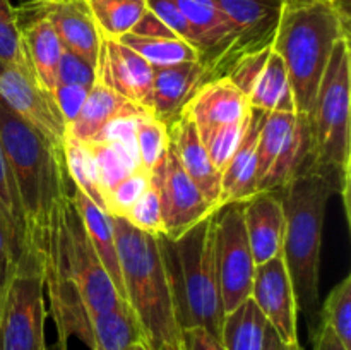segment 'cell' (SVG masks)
Listing matches in <instances>:
<instances>
[{"instance_id":"obj_1","label":"cell","mask_w":351,"mask_h":350,"mask_svg":"<svg viewBox=\"0 0 351 350\" xmlns=\"http://www.w3.org/2000/svg\"><path fill=\"white\" fill-rule=\"evenodd\" d=\"M215 215L177 239L161 233L156 240L180 331L204 328L221 340L226 314L216 266Z\"/></svg>"},{"instance_id":"obj_2","label":"cell","mask_w":351,"mask_h":350,"mask_svg":"<svg viewBox=\"0 0 351 350\" xmlns=\"http://www.w3.org/2000/svg\"><path fill=\"white\" fill-rule=\"evenodd\" d=\"M0 144L16 182L26 222L27 249L38 247L55 206L71 196L64 150L48 143L34 127L0 100Z\"/></svg>"},{"instance_id":"obj_3","label":"cell","mask_w":351,"mask_h":350,"mask_svg":"<svg viewBox=\"0 0 351 350\" xmlns=\"http://www.w3.org/2000/svg\"><path fill=\"white\" fill-rule=\"evenodd\" d=\"M350 36V16L328 0H283L273 50L287 65L297 113L308 117L332 47Z\"/></svg>"},{"instance_id":"obj_4","label":"cell","mask_w":351,"mask_h":350,"mask_svg":"<svg viewBox=\"0 0 351 350\" xmlns=\"http://www.w3.org/2000/svg\"><path fill=\"white\" fill-rule=\"evenodd\" d=\"M285 211L283 261L290 275L298 312L308 325H319V266H321L322 229L329 198L335 196L324 177L304 172L276 191Z\"/></svg>"},{"instance_id":"obj_5","label":"cell","mask_w":351,"mask_h":350,"mask_svg":"<svg viewBox=\"0 0 351 350\" xmlns=\"http://www.w3.org/2000/svg\"><path fill=\"white\" fill-rule=\"evenodd\" d=\"M117 253L122 271L125 301L151 350L180 345L182 331L177 325L163 259L154 235L130 225L122 216H112Z\"/></svg>"},{"instance_id":"obj_6","label":"cell","mask_w":351,"mask_h":350,"mask_svg":"<svg viewBox=\"0 0 351 350\" xmlns=\"http://www.w3.org/2000/svg\"><path fill=\"white\" fill-rule=\"evenodd\" d=\"M350 110L351 51L350 36L332 47L308 119L311 165L308 172L324 177L339 196L350 222Z\"/></svg>"},{"instance_id":"obj_7","label":"cell","mask_w":351,"mask_h":350,"mask_svg":"<svg viewBox=\"0 0 351 350\" xmlns=\"http://www.w3.org/2000/svg\"><path fill=\"white\" fill-rule=\"evenodd\" d=\"M43 273L40 253L29 247L9 275L0 321V350H47Z\"/></svg>"},{"instance_id":"obj_8","label":"cell","mask_w":351,"mask_h":350,"mask_svg":"<svg viewBox=\"0 0 351 350\" xmlns=\"http://www.w3.org/2000/svg\"><path fill=\"white\" fill-rule=\"evenodd\" d=\"M60 233L69 271L81 295L89 321L93 316L127 305L99 261L71 196L60 205Z\"/></svg>"},{"instance_id":"obj_9","label":"cell","mask_w":351,"mask_h":350,"mask_svg":"<svg viewBox=\"0 0 351 350\" xmlns=\"http://www.w3.org/2000/svg\"><path fill=\"white\" fill-rule=\"evenodd\" d=\"M215 254L225 314L235 311L252 295L254 263L247 239L242 202H230L215 215Z\"/></svg>"},{"instance_id":"obj_10","label":"cell","mask_w":351,"mask_h":350,"mask_svg":"<svg viewBox=\"0 0 351 350\" xmlns=\"http://www.w3.org/2000/svg\"><path fill=\"white\" fill-rule=\"evenodd\" d=\"M0 100L48 143L64 150L67 126L58 112L53 95L41 86L31 65L0 60Z\"/></svg>"},{"instance_id":"obj_11","label":"cell","mask_w":351,"mask_h":350,"mask_svg":"<svg viewBox=\"0 0 351 350\" xmlns=\"http://www.w3.org/2000/svg\"><path fill=\"white\" fill-rule=\"evenodd\" d=\"M228 19L233 30V43L218 71V79L245 55L273 47L280 23L283 0H213Z\"/></svg>"},{"instance_id":"obj_12","label":"cell","mask_w":351,"mask_h":350,"mask_svg":"<svg viewBox=\"0 0 351 350\" xmlns=\"http://www.w3.org/2000/svg\"><path fill=\"white\" fill-rule=\"evenodd\" d=\"M151 175L160 191L163 235L177 239L218 209L185 174L170 146L165 160Z\"/></svg>"},{"instance_id":"obj_13","label":"cell","mask_w":351,"mask_h":350,"mask_svg":"<svg viewBox=\"0 0 351 350\" xmlns=\"http://www.w3.org/2000/svg\"><path fill=\"white\" fill-rule=\"evenodd\" d=\"M95 71L96 82L153 115V67L141 55L119 40L101 34Z\"/></svg>"},{"instance_id":"obj_14","label":"cell","mask_w":351,"mask_h":350,"mask_svg":"<svg viewBox=\"0 0 351 350\" xmlns=\"http://www.w3.org/2000/svg\"><path fill=\"white\" fill-rule=\"evenodd\" d=\"M250 297L287 345L298 343V307L283 254L257 264Z\"/></svg>"},{"instance_id":"obj_15","label":"cell","mask_w":351,"mask_h":350,"mask_svg":"<svg viewBox=\"0 0 351 350\" xmlns=\"http://www.w3.org/2000/svg\"><path fill=\"white\" fill-rule=\"evenodd\" d=\"M21 5L29 7L31 10L47 17L62 47L96 67L101 33L96 26L88 0H43Z\"/></svg>"},{"instance_id":"obj_16","label":"cell","mask_w":351,"mask_h":350,"mask_svg":"<svg viewBox=\"0 0 351 350\" xmlns=\"http://www.w3.org/2000/svg\"><path fill=\"white\" fill-rule=\"evenodd\" d=\"M250 110L249 98L230 79L219 78L204 82L180 112L194 122L199 136L204 137L216 127L247 119Z\"/></svg>"},{"instance_id":"obj_17","label":"cell","mask_w":351,"mask_h":350,"mask_svg":"<svg viewBox=\"0 0 351 350\" xmlns=\"http://www.w3.org/2000/svg\"><path fill=\"white\" fill-rule=\"evenodd\" d=\"M168 129V146L177 156L185 174L192 178L199 191L213 206L219 208L221 194V172L211 163L208 150L195 129L194 122L185 113H178Z\"/></svg>"},{"instance_id":"obj_18","label":"cell","mask_w":351,"mask_h":350,"mask_svg":"<svg viewBox=\"0 0 351 350\" xmlns=\"http://www.w3.org/2000/svg\"><path fill=\"white\" fill-rule=\"evenodd\" d=\"M242 205L247 239L257 266L276 257L283 250V205L278 192H256Z\"/></svg>"},{"instance_id":"obj_19","label":"cell","mask_w":351,"mask_h":350,"mask_svg":"<svg viewBox=\"0 0 351 350\" xmlns=\"http://www.w3.org/2000/svg\"><path fill=\"white\" fill-rule=\"evenodd\" d=\"M16 12L27 62L33 67L41 86L47 91L53 93L64 47L47 17L26 5L16 7Z\"/></svg>"},{"instance_id":"obj_20","label":"cell","mask_w":351,"mask_h":350,"mask_svg":"<svg viewBox=\"0 0 351 350\" xmlns=\"http://www.w3.org/2000/svg\"><path fill=\"white\" fill-rule=\"evenodd\" d=\"M151 115L146 110L129 102L123 96L117 95L110 88L96 82L88 93L84 106L79 112L77 119L67 127V136L82 143L95 141L110 124L122 119H134V117Z\"/></svg>"},{"instance_id":"obj_21","label":"cell","mask_w":351,"mask_h":350,"mask_svg":"<svg viewBox=\"0 0 351 350\" xmlns=\"http://www.w3.org/2000/svg\"><path fill=\"white\" fill-rule=\"evenodd\" d=\"M266 112L252 108L242 143L221 172L219 208L230 202H243L257 192V139Z\"/></svg>"},{"instance_id":"obj_22","label":"cell","mask_w":351,"mask_h":350,"mask_svg":"<svg viewBox=\"0 0 351 350\" xmlns=\"http://www.w3.org/2000/svg\"><path fill=\"white\" fill-rule=\"evenodd\" d=\"M202 79L204 67L201 60L153 69V115L165 126L170 124L201 88Z\"/></svg>"},{"instance_id":"obj_23","label":"cell","mask_w":351,"mask_h":350,"mask_svg":"<svg viewBox=\"0 0 351 350\" xmlns=\"http://www.w3.org/2000/svg\"><path fill=\"white\" fill-rule=\"evenodd\" d=\"M71 198L75 209H77L79 215H81L86 232H88L89 239H91V244L93 247H95L96 254H98L99 261H101L103 266H105L110 280L113 281V287L117 288L120 297L125 301V292H123L122 271H120V261L119 253H117L112 218H110V215L105 209H101L98 205H95L81 189L74 187V191L71 192Z\"/></svg>"},{"instance_id":"obj_24","label":"cell","mask_w":351,"mask_h":350,"mask_svg":"<svg viewBox=\"0 0 351 350\" xmlns=\"http://www.w3.org/2000/svg\"><path fill=\"white\" fill-rule=\"evenodd\" d=\"M311 165V134L308 119L298 113L295 127L291 129L287 143L283 144L267 174L261 178L257 192H276L283 189L297 175L308 172Z\"/></svg>"},{"instance_id":"obj_25","label":"cell","mask_w":351,"mask_h":350,"mask_svg":"<svg viewBox=\"0 0 351 350\" xmlns=\"http://www.w3.org/2000/svg\"><path fill=\"white\" fill-rule=\"evenodd\" d=\"M249 103L252 108L263 110L266 113H297V105H295L287 65H285L280 54H276L273 48H271L269 57L264 64L263 72L259 74L252 91H250Z\"/></svg>"},{"instance_id":"obj_26","label":"cell","mask_w":351,"mask_h":350,"mask_svg":"<svg viewBox=\"0 0 351 350\" xmlns=\"http://www.w3.org/2000/svg\"><path fill=\"white\" fill-rule=\"evenodd\" d=\"M91 329V350H127L132 343L144 342L141 326L129 304L93 316Z\"/></svg>"},{"instance_id":"obj_27","label":"cell","mask_w":351,"mask_h":350,"mask_svg":"<svg viewBox=\"0 0 351 350\" xmlns=\"http://www.w3.org/2000/svg\"><path fill=\"white\" fill-rule=\"evenodd\" d=\"M266 326V318L254 299H247L235 311L225 316L221 331L223 347L225 350H263Z\"/></svg>"},{"instance_id":"obj_28","label":"cell","mask_w":351,"mask_h":350,"mask_svg":"<svg viewBox=\"0 0 351 350\" xmlns=\"http://www.w3.org/2000/svg\"><path fill=\"white\" fill-rule=\"evenodd\" d=\"M95 158L101 194L105 196L115 184L125 178L136 167H139L136 146L122 141H91L88 143ZM105 201V199H103Z\"/></svg>"},{"instance_id":"obj_29","label":"cell","mask_w":351,"mask_h":350,"mask_svg":"<svg viewBox=\"0 0 351 350\" xmlns=\"http://www.w3.org/2000/svg\"><path fill=\"white\" fill-rule=\"evenodd\" d=\"M119 41L141 55L153 69L199 60L197 50L180 38H144L125 33Z\"/></svg>"},{"instance_id":"obj_30","label":"cell","mask_w":351,"mask_h":350,"mask_svg":"<svg viewBox=\"0 0 351 350\" xmlns=\"http://www.w3.org/2000/svg\"><path fill=\"white\" fill-rule=\"evenodd\" d=\"M103 36L119 40L129 33L147 10L146 0H88Z\"/></svg>"},{"instance_id":"obj_31","label":"cell","mask_w":351,"mask_h":350,"mask_svg":"<svg viewBox=\"0 0 351 350\" xmlns=\"http://www.w3.org/2000/svg\"><path fill=\"white\" fill-rule=\"evenodd\" d=\"M64 158L67 174L71 180L74 182V187L81 189L95 205L105 209V201H103L101 189H99L98 170H96L95 158H93L88 143H82V141H77L65 134Z\"/></svg>"},{"instance_id":"obj_32","label":"cell","mask_w":351,"mask_h":350,"mask_svg":"<svg viewBox=\"0 0 351 350\" xmlns=\"http://www.w3.org/2000/svg\"><path fill=\"white\" fill-rule=\"evenodd\" d=\"M298 113L271 112L264 115L257 139V185L267 174L295 127Z\"/></svg>"},{"instance_id":"obj_33","label":"cell","mask_w":351,"mask_h":350,"mask_svg":"<svg viewBox=\"0 0 351 350\" xmlns=\"http://www.w3.org/2000/svg\"><path fill=\"white\" fill-rule=\"evenodd\" d=\"M0 216H2L7 229H9L14 249H16V257L19 259L21 254L27 250L26 222H24L16 182H14L12 172H10L9 163H7L2 144H0Z\"/></svg>"},{"instance_id":"obj_34","label":"cell","mask_w":351,"mask_h":350,"mask_svg":"<svg viewBox=\"0 0 351 350\" xmlns=\"http://www.w3.org/2000/svg\"><path fill=\"white\" fill-rule=\"evenodd\" d=\"M136 151L139 165L153 174L168 151V129L153 115L136 120Z\"/></svg>"},{"instance_id":"obj_35","label":"cell","mask_w":351,"mask_h":350,"mask_svg":"<svg viewBox=\"0 0 351 350\" xmlns=\"http://www.w3.org/2000/svg\"><path fill=\"white\" fill-rule=\"evenodd\" d=\"M319 321L328 325L343 345L351 350V275H346L329 292L319 311Z\"/></svg>"},{"instance_id":"obj_36","label":"cell","mask_w":351,"mask_h":350,"mask_svg":"<svg viewBox=\"0 0 351 350\" xmlns=\"http://www.w3.org/2000/svg\"><path fill=\"white\" fill-rule=\"evenodd\" d=\"M250 112H252V110H250ZM249 122L250 113L247 119L239 120V122L233 124H226V126L221 127H216L211 132L206 134L204 137H201L206 150H208L209 158H211V163L215 165L219 172L225 170L230 158L233 156V153L237 151L239 144L242 143L247 127H249Z\"/></svg>"},{"instance_id":"obj_37","label":"cell","mask_w":351,"mask_h":350,"mask_svg":"<svg viewBox=\"0 0 351 350\" xmlns=\"http://www.w3.org/2000/svg\"><path fill=\"white\" fill-rule=\"evenodd\" d=\"M151 182V172L144 167H136L125 178L113 185L103 199H105V211L112 216H123L130 206L139 199Z\"/></svg>"},{"instance_id":"obj_38","label":"cell","mask_w":351,"mask_h":350,"mask_svg":"<svg viewBox=\"0 0 351 350\" xmlns=\"http://www.w3.org/2000/svg\"><path fill=\"white\" fill-rule=\"evenodd\" d=\"M122 218H125L130 225L149 233V235L158 237L163 233L160 191H158L156 182L153 180V175H151V182L146 191L139 196V199L130 206L129 211Z\"/></svg>"},{"instance_id":"obj_39","label":"cell","mask_w":351,"mask_h":350,"mask_svg":"<svg viewBox=\"0 0 351 350\" xmlns=\"http://www.w3.org/2000/svg\"><path fill=\"white\" fill-rule=\"evenodd\" d=\"M0 60L31 65L24 54L16 7H12L9 0H0Z\"/></svg>"},{"instance_id":"obj_40","label":"cell","mask_w":351,"mask_h":350,"mask_svg":"<svg viewBox=\"0 0 351 350\" xmlns=\"http://www.w3.org/2000/svg\"><path fill=\"white\" fill-rule=\"evenodd\" d=\"M57 84L82 86L86 89H91L96 84L95 67L88 64L84 58L77 57L75 54L64 48L60 64H58Z\"/></svg>"},{"instance_id":"obj_41","label":"cell","mask_w":351,"mask_h":350,"mask_svg":"<svg viewBox=\"0 0 351 350\" xmlns=\"http://www.w3.org/2000/svg\"><path fill=\"white\" fill-rule=\"evenodd\" d=\"M271 54V48L263 51H257V54L245 55V57L240 58L239 62H235L232 69L228 71V74L225 75L226 79L233 82L243 95L249 98L250 91H252L254 84H256L257 78L263 72L264 64H266L267 57Z\"/></svg>"},{"instance_id":"obj_42","label":"cell","mask_w":351,"mask_h":350,"mask_svg":"<svg viewBox=\"0 0 351 350\" xmlns=\"http://www.w3.org/2000/svg\"><path fill=\"white\" fill-rule=\"evenodd\" d=\"M146 5L147 10H151L168 30L173 31L180 40L187 41L191 47H194V34H192L191 24L185 19L175 0H146Z\"/></svg>"},{"instance_id":"obj_43","label":"cell","mask_w":351,"mask_h":350,"mask_svg":"<svg viewBox=\"0 0 351 350\" xmlns=\"http://www.w3.org/2000/svg\"><path fill=\"white\" fill-rule=\"evenodd\" d=\"M89 89L82 86H71V84H57L53 89V100L57 103V108L64 119L65 126H71L77 119L79 112L84 106L86 98H88Z\"/></svg>"},{"instance_id":"obj_44","label":"cell","mask_w":351,"mask_h":350,"mask_svg":"<svg viewBox=\"0 0 351 350\" xmlns=\"http://www.w3.org/2000/svg\"><path fill=\"white\" fill-rule=\"evenodd\" d=\"M184 350H225L221 340L204 328H191L182 331Z\"/></svg>"},{"instance_id":"obj_45","label":"cell","mask_w":351,"mask_h":350,"mask_svg":"<svg viewBox=\"0 0 351 350\" xmlns=\"http://www.w3.org/2000/svg\"><path fill=\"white\" fill-rule=\"evenodd\" d=\"M129 33L144 38H178L177 34L171 30H168L151 10H146V12L143 14V17L137 21V24L129 31Z\"/></svg>"},{"instance_id":"obj_46","label":"cell","mask_w":351,"mask_h":350,"mask_svg":"<svg viewBox=\"0 0 351 350\" xmlns=\"http://www.w3.org/2000/svg\"><path fill=\"white\" fill-rule=\"evenodd\" d=\"M16 249H14L12 237H10L9 229H7L5 222L0 216V273L9 277L12 271L14 264H16Z\"/></svg>"},{"instance_id":"obj_47","label":"cell","mask_w":351,"mask_h":350,"mask_svg":"<svg viewBox=\"0 0 351 350\" xmlns=\"http://www.w3.org/2000/svg\"><path fill=\"white\" fill-rule=\"evenodd\" d=\"M314 350H348L328 325L319 321L314 329Z\"/></svg>"},{"instance_id":"obj_48","label":"cell","mask_w":351,"mask_h":350,"mask_svg":"<svg viewBox=\"0 0 351 350\" xmlns=\"http://www.w3.org/2000/svg\"><path fill=\"white\" fill-rule=\"evenodd\" d=\"M263 350H302V347H300V343L287 345V343H285L283 340L278 336V333L274 331L269 325H267L266 331H264Z\"/></svg>"},{"instance_id":"obj_49","label":"cell","mask_w":351,"mask_h":350,"mask_svg":"<svg viewBox=\"0 0 351 350\" xmlns=\"http://www.w3.org/2000/svg\"><path fill=\"white\" fill-rule=\"evenodd\" d=\"M7 275L0 273V321H2V311H3V301H5V288H7Z\"/></svg>"},{"instance_id":"obj_50","label":"cell","mask_w":351,"mask_h":350,"mask_svg":"<svg viewBox=\"0 0 351 350\" xmlns=\"http://www.w3.org/2000/svg\"><path fill=\"white\" fill-rule=\"evenodd\" d=\"M328 2H331L335 7H338L343 14L350 16V0H328Z\"/></svg>"},{"instance_id":"obj_51","label":"cell","mask_w":351,"mask_h":350,"mask_svg":"<svg viewBox=\"0 0 351 350\" xmlns=\"http://www.w3.org/2000/svg\"><path fill=\"white\" fill-rule=\"evenodd\" d=\"M127 350H151V349L146 345V342H136L132 343V345L127 347Z\"/></svg>"},{"instance_id":"obj_52","label":"cell","mask_w":351,"mask_h":350,"mask_svg":"<svg viewBox=\"0 0 351 350\" xmlns=\"http://www.w3.org/2000/svg\"><path fill=\"white\" fill-rule=\"evenodd\" d=\"M47 350H67V343L58 342L57 340V343H55L53 347H47Z\"/></svg>"},{"instance_id":"obj_53","label":"cell","mask_w":351,"mask_h":350,"mask_svg":"<svg viewBox=\"0 0 351 350\" xmlns=\"http://www.w3.org/2000/svg\"><path fill=\"white\" fill-rule=\"evenodd\" d=\"M161 350H184V347H182V343H180V345H171V347H165V349H161Z\"/></svg>"},{"instance_id":"obj_54","label":"cell","mask_w":351,"mask_h":350,"mask_svg":"<svg viewBox=\"0 0 351 350\" xmlns=\"http://www.w3.org/2000/svg\"><path fill=\"white\" fill-rule=\"evenodd\" d=\"M31 2H43V0H21V3H31Z\"/></svg>"}]
</instances>
